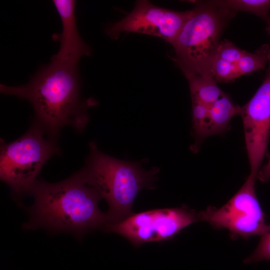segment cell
<instances>
[{
    "label": "cell",
    "mask_w": 270,
    "mask_h": 270,
    "mask_svg": "<svg viewBox=\"0 0 270 270\" xmlns=\"http://www.w3.org/2000/svg\"><path fill=\"white\" fill-rule=\"evenodd\" d=\"M80 91L78 64L52 60L24 84H0L2 94L28 102L34 110V122L56 140L64 127L82 132L88 122L86 110L93 102L82 100Z\"/></svg>",
    "instance_id": "1"
},
{
    "label": "cell",
    "mask_w": 270,
    "mask_h": 270,
    "mask_svg": "<svg viewBox=\"0 0 270 270\" xmlns=\"http://www.w3.org/2000/svg\"><path fill=\"white\" fill-rule=\"evenodd\" d=\"M29 194L34 202L26 228H44L82 236L108 223L98 206L102 198L82 170L58 182L38 180Z\"/></svg>",
    "instance_id": "2"
},
{
    "label": "cell",
    "mask_w": 270,
    "mask_h": 270,
    "mask_svg": "<svg viewBox=\"0 0 270 270\" xmlns=\"http://www.w3.org/2000/svg\"><path fill=\"white\" fill-rule=\"evenodd\" d=\"M89 149L82 170L107 202V224L118 222L132 214V204L142 190L154 188L159 169L146 170L140 162L113 158L100 151L95 141L90 142Z\"/></svg>",
    "instance_id": "3"
},
{
    "label": "cell",
    "mask_w": 270,
    "mask_h": 270,
    "mask_svg": "<svg viewBox=\"0 0 270 270\" xmlns=\"http://www.w3.org/2000/svg\"><path fill=\"white\" fill-rule=\"evenodd\" d=\"M0 144V178L17 196L30 194L44 165L60 152L57 140L35 122L16 140Z\"/></svg>",
    "instance_id": "4"
},
{
    "label": "cell",
    "mask_w": 270,
    "mask_h": 270,
    "mask_svg": "<svg viewBox=\"0 0 270 270\" xmlns=\"http://www.w3.org/2000/svg\"><path fill=\"white\" fill-rule=\"evenodd\" d=\"M210 5L192 10L175 40L170 44L176 60L186 77L212 76L211 64L219 44L224 16L229 10Z\"/></svg>",
    "instance_id": "5"
},
{
    "label": "cell",
    "mask_w": 270,
    "mask_h": 270,
    "mask_svg": "<svg viewBox=\"0 0 270 270\" xmlns=\"http://www.w3.org/2000/svg\"><path fill=\"white\" fill-rule=\"evenodd\" d=\"M198 220V213L182 206L132 213L118 222L106 224L104 229L124 237L138 247L146 242L170 240Z\"/></svg>",
    "instance_id": "6"
},
{
    "label": "cell",
    "mask_w": 270,
    "mask_h": 270,
    "mask_svg": "<svg viewBox=\"0 0 270 270\" xmlns=\"http://www.w3.org/2000/svg\"><path fill=\"white\" fill-rule=\"evenodd\" d=\"M256 179L250 175L238 191L222 206H208L198 212L199 220L216 228L226 229L234 237L261 236L268 225L256 194Z\"/></svg>",
    "instance_id": "7"
},
{
    "label": "cell",
    "mask_w": 270,
    "mask_h": 270,
    "mask_svg": "<svg viewBox=\"0 0 270 270\" xmlns=\"http://www.w3.org/2000/svg\"><path fill=\"white\" fill-rule=\"evenodd\" d=\"M192 10L178 12L155 6L148 0H138L132 11L106 30L111 38L124 32L156 36L171 44L190 16Z\"/></svg>",
    "instance_id": "8"
},
{
    "label": "cell",
    "mask_w": 270,
    "mask_h": 270,
    "mask_svg": "<svg viewBox=\"0 0 270 270\" xmlns=\"http://www.w3.org/2000/svg\"><path fill=\"white\" fill-rule=\"evenodd\" d=\"M264 79L254 96L240 107L246 148L250 166V175L256 178L266 154L270 136V52Z\"/></svg>",
    "instance_id": "9"
},
{
    "label": "cell",
    "mask_w": 270,
    "mask_h": 270,
    "mask_svg": "<svg viewBox=\"0 0 270 270\" xmlns=\"http://www.w3.org/2000/svg\"><path fill=\"white\" fill-rule=\"evenodd\" d=\"M52 2L60 16L62 31L58 37L59 50L51 60L78 64L82 56L90 55L92 50L78 32L75 15L76 2L73 0H54Z\"/></svg>",
    "instance_id": "10"
},
{
    "label": "cell",
    "mask_w": 270,
    "mask_h": 270,
    "mask_svg": "<svg viewBox=\"0 0 270 270\" xmlns=\"http://www.w3.org/2000/svg\"><path fill=\"white\" fill-rule=\"evenodd\" d=\"M240 108L226 94L212 104L209 108L210 135L219 134L227 130L232 116L239 114Z\"/></svg>",
    "instance_id": "11"
},
{
    "label": "cell",
    "mask_w": 270,
    "mask_h": 270,
    "mask_svg": "<svg viewBox=\"0 0 270 270\" xmlns=\"http://www.w3.org/2000/svg\"><path fill=\"white\" fill-rule=\"evenodd\" d=\"M186 78L192 102H200L210 107L224 94L212 76L194 75Z\"/></svg>",
    "instance_id": "12"
},
{
    "label": "cell",
    "mask_w": 270,
    "mask_h": 270,
    "mask_svg": "<svg viewBox=\"0 0 270 270\" xmlns=\"http://www.w3.org/2000/svg\"><path fill=\"white\" fill-rule=\"evenodd\" d=\"M210 2L220 9L246 12L266 19L268 18L270 0H222Z\"/></svg>",
    "instance_id": "13"
},
{
    "label": "cell",
    "mask_w": 270,
    "mask_h": 270,
    "mask_svg": "<svg viewBox=\"0 0 270 270\" xmlns=\"http://www.w3.org/2000/svg\"><path fill=\"white\" fill-rule=\"evenodd\" d=\"M270 48L264 44L254 53L246 52L236 64L240 76L263 68L268 62Z\"/></svg>",
    "instance_id": "14"
},
{
    "label": "cell",
    "mask_w": 270,
    "mask_h": 270,
    "mask_svg": "<svg viewBox=\"0 0 270 270\" xmlns=\"http://www.w3.org/2000/svg\"><path fill=\"white\" fill-rule=\"evenodd\" d=\"M192 121L196 143L210 136L209 106L200 102H192Z\"/></svg>",
    "instance_id": "15"
},
{
    "label": "cell",
    "mask_w": 270,
    "mask_h": 270,
    "mask_svg": "<svg viewBox=\"0 0 270 270\" xmlns=\"http://www.w3.org/2000/svg\"><path fill=\"white\" fill-rule=\"evenodd\" d=\"M211 72L216 82H228L240 76L236 64L216 56L212 62Z\"/></svg>",
    "instance_id": "16"
},
{
    "label": "cell",
    "mask_w": 270,
    "mask_h": 270,
    "mask_svg": "<svg viewBox=\"0 0 270 270\" xmlns=\"http://www.w3.org/2000/svg\"><path fill=\"white\" fill-rule=\"evenodd\" d=\"M260 242L254 252L244 259L245 264L258 262L262 260L270 261V224L260 236Z\"/></svg>",
    "instance_id": "17"
},
{
    "label": "cell",
    "mask_w": 270,
    "mask_h": 270,
    "mask_svg": "<svg viewBox=\"0 0 270 270\" xmlns=\"http://www.w3.org/2000/svg\"><path fill=\"white\" fill-rule=\"evenodd\" d=\"M246 52L226 40L220 42L214 56L231 63L237 64Z\"/></svg>",
    "instance_id": "18"
},
{
    "label": "cell",
    "mask_w": 270,
    "mask_h": 270,
    "mask_svg": "<svg viewBox=\"0 0 270 270\" xmlns=\"http://www.w3.org/2000/svg\"><path fill=\"white\" fill-rule=\"evenodd\" d=\"M268 156V160L267 163L258 172L257 177L262 182L270 180V154Z\"/></svg>",
    "instance_id": "19"
},
{
    "label": "cell",
    "mask_w": 270,
    "mask_h": 270,
    "mask_svg": "<svg viewBox=\"0 0 270 270\" xmlns=\"http://www.w3.org/2000/svg\"><path fill=\"white\" fill-rule=\"evenodd\" d=\"M267 27L266 30L268 33L270 34V17L268 18L267 19Z\"/></svg>",
    "instance_id": "20"
}]
</instances>
